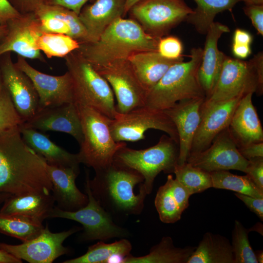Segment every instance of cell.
I'll return each mask as SVG.
<instances>
[{"instance_id": "21", "label": "cell", "mask_w": 263, "mask_h": 263, "mask_svg": "<svg viewBox=\"0 0 263 263\" xmlns=\"http://www.w3.org/2000/svg\"><path fill=\"white\" fill-rule=\"evenodd\" d=\"M45 168L52 185V192L56 207L66 211H75L88 202L87 194L81 192L75 184L79 168L60 167L44 161Z\"/></svg>"}, {"instance_id": "54", "label": "cell", "mask_w": 263, "mask_h": 263, "mask_svg": "<svg viewBox=\"0 0 263 263\" xmlns=\"http://www.w3.org/2000/svg\"><path fill=\"white\" fill-rule=\"evenodd\" d=\"M6 32V25L0 23V41L4 36Z\"/></svg>"}, {"instance_id": "48", "label": "cell", "mask_w": 263, "mask_h": 263, "mask_svg": "<svg viewBox=\"0 0 263 263\" xmlns=\"http://www.w3.org/2000/svg\"><path fill=\"white\" fill-rule=\"evenodd\" d=\"M253 41L252 35L244 29L237 28L233 34L232 44L239 45H250Z\"/></svg>"}, {"instance_id": "19", "label": "cell", "mask_w": 263, "mask_h": 263, "mask_svg": "<svg viewBox=\"0 0 263 263\" xmlns=\"http://www.w3.org/2000/svg\"><path fill=\"white\" fill-rule=\"evenodd\" d=\"M241 98L208 104L203 103L201 121L193 140L189 155L206 150L221 132L228 127Z\"/></svg>"}, {"instance_id": "8", "label": "cell", "mask_w": 263, "mask_h": 263, "mask_svg": "<svg viewBox=\"0 0 263 263\" xmlns=\"http://www.w3.org/2000/svg\"><path fill=\"white\" fill-rule=\"evenodd\" d=\"M178 156V144L169 136L163 135L156 144L145 149L134 150L127 146L121 148L116 152L113 160L141 174L149 195L159 173L173 172Z\"/></svg>"}, {"instance_id": "29", "label": "cell", "mask_w": 263, "mask_h": 263, "mask_svg": "<svg viewBox=\"0 0 263 263\" xmlns=\"http://www.w3.org/2000/svg\"><path fill=\"white\" fill-rule=\"evenodd\" d=\"M183 60L165 58L157 51L138 52L128 58L134 73L147 93L157 83L171 65Z\"/></svg>"}, {"instance_id": "34", "label": "cell", "mask_w": 263, "mask_h": 263, "mask_svg": "<svg viewBox=\"0 0 263 263\" xmlns=\"http://www.w3.org/2000/svg\"><path fill=\"white\" fill-rule=\"evenodd\" d=\"M210 174L212 188L230 190L255 198H263V190L246 174L237 175L226 170L212 171Z\"/></svg>"}, {"instance_id": "7", "label": "cell", "mask_w": 263, "mask_h": 263, "mask_svg": "<svg viewBox=\"0 0 263 263\" xmlns=\"http://www.w3.org/2000/svg\"><path fill=\"white\" fill-rule=\"evenodd\" d=\"M263 93V53L248 61L225 56L216 84L204 103L208 104Z\"/></svg>"}, {"instance_id": "1", "label": "cell", "mask_w": 263, "mask_h": 263, "mask_svg": "<svg viewBox=\"0 0 263 263\" xmlns=\"http://www.w3.org/2000/svg\"><path fill=\"white\" fill-rule=\"evenodd\" d=\"M44 161L24 142L19 127L0 133V193H51Z\"/></svg>"}, {"instance_id": "15", "label": "cell", "mask_w": 263, "mask_h": 263, "mask_svg": "<svg viewBox=\"0 0 263 263\" xmlns=\"http://www.w3.org/2000/svg\"><path fill=\"white\" fill-rule=\"evenodd\" d=\"M0 71L2 84L17 111L23 122L28 121L38 107V96L32 81L13 62L11 52L0 56Z\"/></svg>"}, {"instance_id": "11", "label": "cell", "mask_w": 263, "mask_h": 263, "mask_svg": "<svg viewBox=\"0 0 263 263\" xmlns=\"http://www.w3.org/2000/svg\"><path fill=\"white\" fill-rule=\"evenodd\" d=\"M113 139L117 142H136L145 138L149 129L166 132L178 144V135L174 124L164 112L145 106L128 113H118L110 124Z\"/></svg>"}, {"instance_id": "56", "label": "cell", "mask_w": 263, "mask_h": 263, "mask_svg": "<svg viewBox=\"0 0 263 263\" xmlns=\"http://www.w3.org/2000/svg\"><path fill=\"white\" fill-rule=\"evenodd\" d=\"M2 86V79L1 76V74L0 71V90L1 89Z\"/></svg>"}, {"instance_id": "16", "label": "cell", "mask_w": 263, "mask_h": 263, "mask_svg": "<svg viewBox=\"0 0 263 263\" xmlns=\"http://www.w3.org/2000/svg\"><path fill=\"white\" fill-rule=\"evenodd\" d=\"M6 33L0 41V56L6 52H15L25 58L45 62L36 46L42 34L40 23L35 12L20 14L5 24Z\"/></svg>"}, {"instance_id": "28", "label": "cell", "mask_w": 263, "mask_h": 263, "mask_svg": "<svg viewBox=\"0 0 263 263\" xmlns=\"http://www.w3.org/2000/svg\"><path fill=\"white\" fill-rule=\"evenodd\" d=\"M21 137L36 153L47 164L60 167L79 168L77 153H71L52 141L44 133L34 129L19 126Z\"/></svg>"}, {"instance_id": "46", "label": "cell", "mask_w": 263, "mask_h": 263, "mask_svg": "<svg viewBox=\"0 0 263 263\" xmlns=\"http://www.w3.org/2000/svg\"><path fill=\"white\" fill-rule=\"evenodd\" d=\"M89 0H44L43 3L62 6L79 15L82 8Z\"/></svg>"}, {"instance_id": "2", "label": "cell", "mask_w": 263, "mask_h": 263, "mask_svg": "<svg viewBox=\"0 0 263 263\" xmlns=\"http://www.w3.org/2000/svg\"><path fill=\"white\" fill-rule=\"evenodd\" d=\"M95 172L94 178L89 180L91 192L113 218H124L142 212L148 194L145 188L135 193V188L144 183L141 174L114 160Z\"/></svg>"}, {"instance_id": "6", "label": "cell", "mask_w": 263, "mask_h": 263, "mask_svg": "<svg viewBox=\"0 0 263 263\" xmlns=\"http://www.w3.org/2000/svg\"><path fill=\"white\" fill-rule=\"evenodd\" d=\"M76 105L83 133L77 153L79 161L94 171L105 168L113 162L116 152L127 145L113 139L110 128L112 119L91 107Z\"/></svg>"}, {"instance_id": "22", "label": "cell", "mask_w": 263, "mask_h": 263, "mask_svg": "<svg viewBox=\"0 0 263 263\" xmlns=\"http://www.w3.org/2000/svg\"><path fill=\"white\" fill-rule=\"evenodd\" d=\"M230 31L225 25L214 22L206 33L201 62L198 70V78L203 89L206 98L213 91L219 76L225 55L218 47L221 36Z\"/></svg>"}, {"instance_id": "24", "label": "cell", "mask_w": 263, "mask_h": 263, "mask_svg": "<svg viewBox=\"0 0 263 263\" xmlns=\"http://www.w3.org/2000/svg\"><path fill=\"white\" fill-rule=\"evenodd\" d=\"M252 93L242 97L228 126L237 147L263 142V130L257 111L252 103Z\"/></svg>"}, {"instance_id": "31", "label": "cell", "mask_w": 263, "mask_h": 263, "mask_svg": "<svg viewBox=\"0 0 263 263\" xmlns=\"http://www.w3.org/2000/svg\"><path fill=\"white\" fill-rule=\"evenodd\" d=\"M195 248L192 246L176 247L170 237L165 236L150 249L148 254L135 257L130 254L123 263H187Z\"/></svg>"}, {"instance_id": "55", "label": "cell", "mask_w": 263, "mask_h": 263, "mask_svg": "<svg viewBox=\"0 0 263 263\" xmlns=\"http://www.w3.org/2000/svg\"><path fill=\"white\" fill-rule=\"evenodd\" d=\"M11 195V194L9 193H0V205L3 203L4 201Z\"/></svg>"}, {"instance_id": "36", "label": "cell", "mask_w": 263, "mask_h": 263, "mask_svg": "<svg viewBox=\"0 0 263 263\" xmlns=\"http://www.w3.org/2000/svg\"><path fill=\"white\" fill-rule=\"evenodd\" d=\"M80 43L70 36L58 33L43 32L36 41V48L46 57H64L79 47Z\"/></svg>"}, {"instance_id": "52", "label": "cell", "mask_w": 263, "mask_h": 263, "mask_svg": "<svg viewBox=\"0 0 263 263\" xmlns=\"http://www.w3.org/2000/svg\"><path fill=\"white\" fill-rule=\"evenodd\" d=\"M245 4H263V0H241Z\"/></svg>"}, {"instance_id": "49", "label": "cell", "mask_w": 263, "mask_h": 263, "mask_svg": "<svg viewBox=\"0 0 263 263\" xmlns=\"http://www.w3.org/2000/svg\"><path fill=\"white\" fill-rule=\"evenodd\" d=\"M232 52L237 58L242 59L247 57L251 54L250 45H239L232 44Z\"/></svg>"}, {"instance_id": "42", "label": "cell", "mask_w": 263, "mask_h": 263, "mask_svg": "<svg viewBox=\"0 0 263 263\" xmlns=\"http://www.w3.org/2000/svg\"><path fill=\"white\" fill-rule=\"evenodd\" d=\"M262 190H263V157L248 160L245 172Z\"/></svg>"}, {"instance_id": "33", "label": "cell", "mask_w": 263, "mask_h": 263, "mask_svg": "<svg viewBox=\"0 0 263 263\" xmlns=\"http://www.w3.org/2000/svg\"><path fill=\"white\" fill-rule=\"evenodd\" d=\"M196 8L186 18L201 34L205 35L218 13L230 10L241 0H193Z\"/></svg>"}, {"instance_id": "51", "label": "cell", "mask_w": 263, "mask_h": 263, "mask_svg": "<svg viewBox=\"0 0 263 263\" xmlns=\"http://www.w3.org/2000/svg\"><path fill=\"white\" fill-rule=\"evenodd\" d=\"M141 0H126L125 9H124V16L128 13L131 8L136 3Z\"/></svg>"}, {"instance_id": "40", "label": "cell", "mask_w": 263, "mask_h": 263, "mask_svg": "<svg viewBox=\"0 0 263 263\" xmlns=\"http://www.w3.org/2000/svg\"><path fill=\"white\" fill-rule=\"evenodd\" d=\"M183 51L182 42L175 36L163 37L158 40L157 51L165 58L172 60L184 59Z\"/></svg>"}, {"instance_id": "50", "label": "cell", "mask_w": 263, "mask_h": 263, "mask_svg": "<svg viewBox=\"0 0 263 263\" xmlns=\"http://www.w3.org/2000/svg\"><path fill=\"white\" fill-rule=\"evenodd\" d=\"M22 261L0 249V263H21Z\"/></svg>"}, {"instance_id": "20", "label": "cell", "mask_w": 263, "mask_h": 263, "mask_svg": "<svg viewBox=\"0 0 263 263\" xmlns=\"http://www.w3.org/2000/svg\"><path fill=\"white\" fill-rule=\"evenodd\" d=\"M205 97L185 99L164 111L174 124L178 135L177 164L187 162L193 140L199 125Z\"/></svg>"}, {"instance_id": "14", "label": "cell", "mask_w": 263, "mask_h": 263, "mask_svg": "<svg viewBox=\"0 0 263 263\" xmlns=\"http://www.w3.org/2000/svg\"><path fill=\"white\" fill-rule=\"evenodd\" d=\"M187 162L208 172L235 169L245 172L248 160L240 153L228 127L204 150L188 157Z\"/></svg>"}, {"instance_id": "39", "label": "cell", "mask_w": 263, "mask_h": 263, "mask_svg": "<svg viewBox=\"0 0 263 263\" xmlns=\"http://www.w3.org/2000/svg\"><path fill=\"white\" fill-rule=\"evenodd\" d=\"M23 123L8 91L2 84L0 90V133L18 128Z\"/></svg>"}, {"instance_id": "25", "label": "cell", "mask_w": 263, "mask_h": 263, "mask_svg": "<svg viewBox=\"0 0 263 263\" xmlns=\"http://www.w3.org/2000/svg\"><path fill=\"white\" fill-rule=\"evenodd\" d=\"M125 2L126 0H95L84 6L78 16L90 42L96 41L112 23L125 17Z\"/></svg>"}, {"instance_id": "35", "label": "cell", "mask_w": 263, "mask_h": 263, "mask_svg": "<svg viewBox=\"0 0 263 263\" xmlns=\"http://www.w3.org/2000/svg\"><path fill=\"white\" fill-rule=\"evenodd\" d=\"M42 223L28 218L0 213V233L22 242L34 239L42 231Z\"/></svg>"}, {"instance_id": "32", "label": "cell", "mask_w": 263, "mask_h": 263, "mask_svg": "<svg viewBox=\"0 0 263 263\" xmlns=\"http://www.w3.org/2000/svg\"><path fill=\"white\" fill-rule=\"evenodd\" d=\"M132 245L126 238L107 244L102 241L88 247L83 255L67 260L63 263H122L131 254Z\"/></svg>"}, {"instance_id": "43", "label": "cell", "mask_w": 263, "mask_h": 263, "mask_svg": "<svg viewBox=\"0 0 263 263\" xmlns=\"http://www.w3.org/2000/svg\"><path fill=\"white\" fill-rule=\"evenodd\" d=\"M235 195L260 219L263 220V198H255L247 195L235 192Z\"/></svg>"}, {"instance_id": "3", "label": "cell", "mask_w": 263, "mask_h": 263, "mask_svg": "<svg viewBox=\"0 0 263 263\" xmlns=\"http://www.w3.org/2000/svg\"><path fill=\"white\" fill-rule=\"evenodd\" d=\"M159 39L147 34L134 20L121 18L96 41L80 43L76 51L98 70L138 52L157 51Z\"/></svg>"}, {"instance_id": "47", "label": "cell", "mask_w": 263, "mask_h": 263, "mask_svg": "<svg viewBox=\"0 0 263 263\" xmlns=\"http://www.w3.org/2000/svg\"><path fill=\"white\" fill-rule=\"evenodd\" d=\"M20 14L11 6L7 0H0V23L5 25L8 20Z\"/></svg>"}, {"instance_id": "4", "label": "cell", "mask_w": 263, "mask_h": 263, "mask_svg": "<svg viewBox=\"0 0 263 263\" xmlns=\"http://www.w3.org/2000/svg\"><path fill=\"white\" fill-rule=\"evenodd\" d=\"M203 49L193 48L189 60H181L171 65L157 83L146 94L145 106L164 111L178 102L205 97L198 78Z\"/></svg>"}, {"instance_id": "38", "label": "cell", "mask_w": 263, "mask_h": 263, "mask_svg": "<svg viewBox=\"0 0 263 263\" xmlns=\"http://www.w3.org/2000/svg\"><path fill=\"white\" fill-rule=\"evenodd\" d=\"M249 231L240 221H235L231 243L234 263H258L248 239Z\"/></svg>"}, {"instance_id": "30", "label": "cell", "mask_w": 263, "mask_h": 263, "mask_svg": "<svg viewBox=\"0 0 263 263\" xmlns=\"http://www.w3.org/2000/svg\"><path fill=\"white\" fill-rule=\"evenodd\" d=\"M187 263H234L231 244L225 236L206 232Z\"/></svg>"}, {"instance_id": "26", "label": "cell", "mask_w": 263, "mask_h": 263, "mask_svg": "<svg viewBox=\"0 0 263 263\" xmlns=\"http://www.w3.org/2000/svg\"><path fill=\"white\" fill-rule=\"evenodd\" d=\"M51 193L31 192L11 195L3 203L0 213L20 216L42 223L55 207Z\"/></svg>"}, {"instance_id": "41", "label": "cell", "mask_w": 263, "mask_h": 263, "mask_svg": "<svg viewBox=\"0 0 263 263\" xmlns=\"http://www.w3.org/2000/svg\"><path fill=\"white\" fill-rule=\"evenodd\" d=\"M244 14L250 19L257 33L263 36V4H245Z\"/></svg>"}, {"instance_id": "10", "label": "cell", "mask_w": 263, "mask_h": 263, "mask_svg": "<svg viewBox=\"0 0 263 263\" xmlns=\"http://www.w3.org/2000/svg\"><path fill=\"white\" fill-rule=\"evenodd\" d=\"M192 12L184 0H141L128 13L147 34L159 39Z\"/></svg>"}, {"instance_id": "13", "label": "cell", "mask_w": 263, "mask_h": 263, "mask_svg": "<svg viewBox=\"0 0 263 263\" xmlns=\"http://www.w3.org/2000/svg\"><path fill=\"white\" fill-rule=\"evenodd\" d=\"M97 71L111 86L116 100L118 113H126L145 106L147 92L128 59L116 61Z\"/></svg>"}, {"instance_id": "23", "label": "cell", "mask_w": 263, "mask_h": 263, "mask_svg": "<svg viewBox=\"0 0 263 263\" xmlns=\"http://www.w3.org/2000/svg\"><path fill=\"white\" fill-rule=\"evenodd\" d=\"M42 32L68 35L79 42L88 41L87 31L78 15L58 5L42 4L35 12Z\"/></svg>"}, {"instance_id": "44", "label": "cell", "mask_w": 263, "mask_h": 263, "mask_svg": "<svg viewBox=\"0 0 263 263\" xmlns=\"http://www.w3.org/2000/svg\"><path fill=\"white\" fill-rule=\"evenodd\" d=\"M11 6L21 14L35 12L44 0H7Z\"/></svg>"}, {"instance_id": "12", "label": "cell", "mask_w": 263, "mask_h": 263, "mask_svg": "<svg viewBox=\"0 0 263 263\" xmlns=\"http://www.w3.org/2000/svg\"><path fill=\"white\" fill-rule=\"evenodd\" d=\"M81 227L74 226L60 232H52L47 225L37 237L21 244L13 245L0 242V249L30 263H52L59 257L70 252L63 246L64 241Z\"/></svg>"}, {"instance_id": "9", "label": "cell", "mask_w": 263, "mask_h": 263, "mask_svg": "<svg viewBox=\"0 0 263 263\" xmlns=\"http://www.w3.org/2000/svg\"><path fill=\"white\" fill-rule=\"evenodd\" d=\"M89 171H86L85 191L88 198L87 204L73 211L64 210L55 206L48 219L64 218L79 223L83 228L79 237L82 241H103L114 238L127 237L130 234L128 231L116 225L112 216L93 196L89 185Z\"/></svg>"}, {"instance_id": "45", "label": "cell", "mask_w": 263, "mask_h": 263, "mask_svg": "<svg viewBox=\"0 0 263 263\" xmlns=\"http://www.w3.org/2000/svg\"><path fill=\"white\" fill-rule=\"evenodd\" d=\"M237 147L241 155L248 160L263 157V142L252 143Z\"/></svg>"}, {"instance_id": "27", "label": "cell", "mask_w": 263, "mask_h": 263, "mask_svg": "<svg viewBox=\"0 0 263 263\" xmlns=\"http://www.w3.org/2000/svg\"><path fill=\"white\" fill-rule=\"evenodd\" d=\"M190 196L182 184L172 175H169L165 184L158 188L154 200L161 221L169 224L179 221L188 207Z\"/></svg>"}, {"instance_id": "5", "label": "cell", "mask_w": 263, "mask_h": 263, "mask_svg": "<svg viewBox=\"0 0 263 263\" xmlns=\"http://www.w3.org/2000/svg\"><path fill=\"white\" fill-rule=\"evenodd\" d=\"M64 58L72 79L75 103L113 119L118 112L113 93L106 79L76 50Z\"/></svg>"}, {"instance_id": "18", "label": "cell", "mask_w": 263, "mask_h": 263, "mask_svg": "<svg viewBox=\"0 0 263 263\" xmlns=\"http://www.w3.org/2000/svg\"><path fill=\"white\" fill-rule=\"evenodd\" d=\"M38 131L69 134L80 144L83 138L81 120L75 103H66L37 111L30 119L22 124Z\"/></svg>"}, {"instance_id": "53", "label": "cell", "mask_w": 263, "mask_h": 263, "mask_svg": "<svg viewBox=\"0 0 263 263\" xmlns=\"http://www.w3.org/2000/svg\"><path fill=\"white\" fill-rule=\"evenodd\" d=\"M256 258L258 263H263V250H258L255 252Z\"/></svg>"}, {"instance_id": "37", "label": "cell", "mask_w": 263, "mask_h": 263, "mask_svg": "<svg viewBox=\"0 0 263 263\" xmlns=\"http://www.w3.org/2000/svg\"><path fill=\"white\" fill-rule=\"evenodd\" d=\"M173 173L175 175V179L191 195L212 188L210 172L194 167L188 162L181 165L177 164Z\"/></svg>"}, {"instance_id": "17", "label": "cell", "mask_w": 263, "mask_h": 263, "mask_svg": "<svg viewBox=\"0 0 263 263\" xmlns=\"http://www.w3.org/2000/svg\"><path fill=\"white\" fill-rule=\"evenodd\" d=\"M16 65L31 79L38 93V109L66 103H75L73 82L70 73L52 75L33 68L25 58L18 56Z\"/></svg>"}]
</instances>
